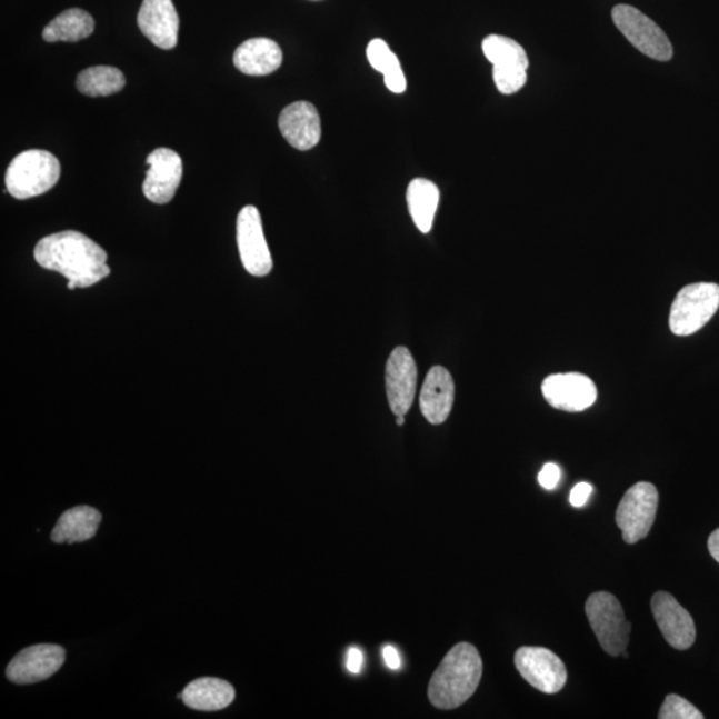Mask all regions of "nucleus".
<instances>
[{"label":"nucleus","instance_id":"1","mask_svg":"<svg viewBox=\"0 0 719 719\" xmlns=\"http://www.w3.org/2000/svg\"><path fill=\"white\" fill-rule=\"evenodd\" d=\"M37 263L63 274L70 291L89 288L110 277L107 252L86 234L78 231L52 233L39 241L33 251Z\"/></svg>","mask_w":719,"mask_h":719},{"label":"nucleus","instance_id":"2","mask_svg":"<svg viewBox=\"0 0 719 719\" xmlns=\"http://www.w3.org/2000/svg\"><path fill=\"white\" fill-rule=\"evenodd\" d=\"M482 677V660L472 643L460 642L448 651L429 682L428 697L435 708L452 710L476 693Z\"/></svg>","mask_w":719,"mask_h":719},{"label":"nucleus","instance_id":"3","mask_svg":"<svg viewBox=\"0 0 719 719\" xmlns=\"http://www.w3.org/2000/svg\"><path fill=\"white\" fill-rule=\"evenodd\" d=\"M59 178L60 163L51 152L29 150L13 158L4 181L12 198L26 200L49 192Z\"/></svg>","mask_w":719,"mask_h":719},{"label":"nucleus","instance_id":"4","mask_svg":"<svg viewBox=\"0 0 719 719\" xmlns=\"http://www.w3.org/2000/svg\"><path fill=\"white\" fill-rule=\"evenodd\" d=\"M718 308V284L695 283L683 287L670 309V331L682 338L695 334L713 319Z\"/></svg>","mask_w":719,"mask_h":719},{"label":"nucleus","instance_id":"5","mask_svg":"<svg viewBox=\"0 0 719 719\" xmlns=\"http://www.w3.org/2000/svg\"><path fill=\"white\" fill-rule=\"evenodd\" d=\"M585 611L602 649L611 657L621 656L628 648L630 622L617 597L597 591L588 598Z\"/></svg>","mask_w":719,"mask_h":719},{"label":"nucleus","instance_id":"6","mask_svg":"<svg viewBox=\"0 0 719 719\" xmlns=\"http://www.w3.org/2000/svg\"><path fill=\"white\" fill-rule=\"evenodd\" d=\"M611 18L617 29L643 56L658 62H669L673 58V46L667 33L640 10L629 4H617Z\"/></svg>","mask_w":719,"mask_h":719},{"label":"nucleus","instance_id":"7","mask_svg":"<svg viewBox=\"0 0 719 719\" xmlns=\"http://www.w3.org/2000/svg\"><path fill=\"white\" fill-rule=\"evenodd\" d=\"M658 501V490L650 482H637L627 490L617 508V527L622 530L623 541L637 543L647 537L653 527Z\"/></svg>","mask_w":719,"mask_h":719},{"label":"nucleus","instance_id":"8","mask_svg":"<svg viewBox=\"0 0 719 719\" xmlns=\"http://www.w3.org/2000/svg\"><path fill=\"white\" fill-rule=\"evenodd\" d=\"M515 665L530 687L556 695L566 687L567 668L559 656L546 648L523 647L516 651Z\"/></svg>","mask_w":719,"mask_h":719},{"label":"nucleus","instance_id":"9","mask_svg":"<svg viewBox=\"0 0 719 719\" xmlns=\"http://www.w3.org/2000/svg\"><path fill=\"white\" fill-rule=\"evenodd\" d=\"M237 239L241 263L252 277L263 278L272 271L273 261L264 237L263 221L257 207L239 212Z\"/></svg>","mask_w":719,"mask_h":719},{"label":"nucleus","instance_id":"10","mask_svg":"<svg viewBox=\"0 0 719 719\" xmlns=\"http://www.w3.org/2000/svg\"><path fill=\"white\" fill-rule=\"evenodd\" d=\"M64 660L66 651L59 645H33L12 658L6 669V676L12 683L18 685L42 682L56 675Z\"/></svg>","mask_w":719,"mask_h":719},{"label":"nucleus","instance_id":"11","mask_svg":"<svg viewBox=\"0 0 719 719\" xmlns=\"http://www.w3.org/2000/svg\"><path fill=\"white\" fill-rule=\"evenodd\" d=\"M542 395L550 407L566 412H582L597 400V387L582 373L550 375L542 381Z\"/></svg>","mask_w":719,"mask_h":719},{"label":"nucleus","instance_id":"12","mask_svg":"<svg viewBox=\"0 0 719 719\" xmlns=\"http://www.w3.org/2000/svg\"><path fill=\"white\" fill-rule=\"evenodd\" d=\"M418 387V366L409 349H393L386 366V389L389 407L396 416H406L411 409Z\"/></svg>","mask_w":719,"mask_h":719},{"label":"nucleus","instance_id":"13","mask_svg":"<svg viewBox=\"0 0 719 719\" xmlns=\"http://www.w3.org/2000/svg\"><path fill=\"white\" fill-rule=\"evenodd\" d=\"M144 197L154 204H167L177 193L183 178V160L170 148H158L147 158Z\"/></svg>","mask_w":719,"mask_h":719},{"label":"nucleus","instance_id":"14","mask_svg":"<svg viewBox=\"0 0 719 719\" xmlns=\"http://www.w3.org/2000/svg\"><path fill=\"white\" fill-rule=\"evenodd\" d=\"M651 613L661 633L677 650H688L696 641V625L689 611L681 607L667 591H657L651 597Z\"/></svg>","mask_w":719,"mask_h":719},{"label":"nucleus","instance_id":"15","mask_svg":"<svg viewBox=\"0 0 719 719\" xmlns=\"http://www.w3.org/2000/svg\"><path fill=\"white\" fill-rule=\"evenodd\" d=\"M138 26L159 49L172 50L177 47L179 16L172 0H143Z\"/></svg>","mask_w":719,"mask_h":719},{"label":"nucleus","instance_id":"16","mask_svg":"<svg viewBox=\"0 0 719 719\" xmlns=\"http://www.w3.org/2000/svg\"><path fill=\"white\" fill-rule=\"evenodd\" d=\"M281 136L296 150L308 151L320 142L321 122L318 110L309 102H294L280 113Z\"/></svg>","mask_w":719,"mask_h":719},{"label":"nucleus","instance_id":"17","mask_svg":"<svg viewBox=\"0 0 719 719\" xmlns=\"http://www.w3.org/2000/svg\"><path fill=\"white\" fill-rule=\"evenodd\" d=\"M455 381L448 369L436 366L429 369L420 393L422 416L433 426L443 425L452 412Z\"/></svg>","mask_w":719,"mask_h":719},{"label":"nucleus","instance_id":"18","mask_svg":"<svg viewBox=\"0 0 719 719\" xmlns=\"http://www.w3.org/2000/svg\"><path fill=\"white\" fill-rule=\"evenodd\" d=\"M283 51L272 39L253 38L240 44L233 53V64L251 77H266L280 69Z\"/></svg>","mask_w":719,"mask_h":719},{"label":"nucleus","instance_id":"19","mask_svg":"<svg viewBox=\"0 0 719 719\" xmlns=\"http://www.w3.org/2000/svg\"><path fill=\"white\" fill-rule=\"evenodd\" d=\"M102 522V515L96 508L80 506L59 517L52 529L51 540L56 543H76L91 540Z\"/></svg>","mask_w":719,"mask_h":719},{"label":"nucleus","instance_id":"20","mask_svg":"<svg viewBox=\"0 0 719 719\" xmlns=\"http://www.w3.org/2000/svg\"><path fill=\"white\" fill-rule=\"evenodd\" d=\"M234 689L230 682L206 677L187 685L183 702L188 708L200 711L223 710L233 702Z\"/></svg>","mask_w":719,"mask_h":719},{"label":"nucleus","instance_id":"21","mask_svg":"<svg viewBox=\"0 0 719 719\" xmlns=\"http://www.w3.org/2000/svg\"><path fill=\"white\" fill-rule=\"evenodd\" d=\"M439 200V188L432 181L415 179L409 183L407 190L409 213H411L420 232L428 233L431 231Z\"/></svg>","mask_w":719,"mask_h":719},{"label":"nucleus","instance_id":"22","mask_svg":"<svg viewBox=\"0 0 719 719\" xmlns=\"http://www.w3.org/2000/svg\"><path fill=\"white\" fill-rule=\"evenodd\" d=\"M96 30V22L89 12L80 9L67 10L44 27L46 42H79Z\"/></svg>","mask_w":719,"mask_h":719},{"label":"nucleus","instance_id":"23","mask_svg":"<svg viewBox=\"0 0 719 719\" xmlns=\"http://www.w3.org/2000/svg\"><path fill=\"white\" fill-rule=\"evenodd\" d=\"M124 86L123 72L110 66L90 67L80 72L77 80L78 90L91 98L112 96L122 91Z\"/></svg>","mask_w":719,"mask_h":719},{"label":"nucleus","instance_id":"24","mask_svg":"<svg viewBox=\"0 0 719 719\" xmlns=\"http://www.w3.org/2000/svg\"><path fill=\"white\" fill-rule=\"evenodd\" d=\"M369 63L376 71L385 76L387 89L395 93H402L407 89V79L395 52L382 39H373L367 47Z\"/></svg>","mask_w":719,"mask_h":719},{"label":"nucleus","instance_id":"25","mask_svg":"<svg viewBox=\"0 0 719 719\" xmlns=\"http://www.w3.org/2000/svg\"><path fill=\"white\" fill-rule=\"evenodd\" d=\"M482 52L495 69H526L529 59L522 46L502 36H489L482 40Z\"/></svg>","mask_w":719,"mask_h":719},{"label":"nucleus","instance_id":"26","mask_svg":"<svg viewBox=\"0 0 719 719\" xmlns=\"http://www.w3.org/2000/svg\"><path fill=\"white\" fill-rule=\"evenodd\" d=\"M660 719H703V715L695 705L677 695H669L665 698L660 709Z\"/></svg>","mask_w":719,"mask_h":719},{"label":"nucleus","instance_id":"27","mask_svg":"<svg viewBox=\"0 0 719 719\" xmlns=\"http://www.w3.org/2000/svg\"><path fill=\"white\" fill-rule=\"evenodd\" d=\"M493 79L497 90L503 96H512L526 86L528 76L526 69H495L493 67Z\"/></svg>","mask_w":719,"mask_h":719},{"label":"nucleus","instance_id":"28","mask_svg":"<svg viewBox=\"0 0 719 719\" xmlns=\"http://www.w3.org/2000/svg\"><path fill=\"white\" fill-rule=\"evenodd\" d=\"M560 477L561 470L556 466V463H546L539 475L540 486L547 490H552L557 487V483H559Z\"/></svg>","mask_w":719,"mask_h":719},{"label":"nucleus","instance_id":"29","mask_svg":"<svg viewBox=\"0 0 719 719\" xmlns=\"http://www.w3.org/2000/svg\"><path fill=\"white\" fill-rule=\"evenodd\" d=\"M593 492V487L588 482H580L570 492V503L576 508H581L587 503L589 496Z\"/></svg>","mask_w":719,"mask_h":719},{"label":"nucleus","instance_id":"30","mask_svg":"<svg viewBox=\"0 0 719 719\" xmlns=\"http://www.w3.org/2000/svg\"><path fill=\"white\" fill-rule=\"evenodd\" d=\"M365 663V655L359 648H349L347 655V669L353 675H359Z\"/></svg>","mask_w":719,"mask_h":719},{"label":"nucleus","instance_id":"31","mask_svg":"<svg viewBox=\"0 0 719 719\" xmlns=\"http://www.w3.org/2000/svg\"><path fill=\"white\" fill-rule=\"evenodd\" d=\"M382 657H385V661L389 669L399 670L401 668V658L398 650L391 647V645H388V647L382 649Z\"/></svg>","mask_w":719,"mask_h":719},{"label":"nucleus","instance_id":"32","mask_svg":"<svg viewBox=\"0 0 719 719\" xmlns=\"http://www.w3.org/2000/svg\"><path fill=\"white\" fill-rule=\"evenodd\" d=\"M708 548L710 555L713 556V559L719 563V529L715 530V532L710 535Z\"/></svg>","mask_w":719,"mask_h":719},{"label":"nucleus","instance_id":"33","mask_svg":"<svg viewBox=\"0 0 719 719\" xmlns=\"http://www.w3.org/2000/svg\"><path fill=\"white\" fill-rule=\"evenodd\" d=\"M405 422H406L405 416H396V425H398L399 427H402L405 426Z\"/></svg>","mask_w":719,"mask_h":719}]
</instances>
